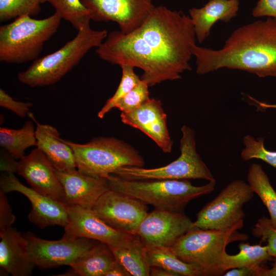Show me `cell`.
Wrapping results in <instances>:
<instances>
[{"label":"cell","mask_w":276,"mask_h":276,"mask_svg":"<svg viewBox=\"0 0 276 276\" xmlns=\"http://www.w3.org/2000/svg\"><path fill=\"white\" fill-rule=\"evenodd\" d=\"M196 39L189 15L155 6L137 28L128 33L111 32L95 52L111 64L141 69V79L152 86L179 79L192 70Z\"/></svg>","instance_id":"cell-1"},{"label":"cell","mask_w":276,"mask_h":276,"mask_svg":"<svg viewBox=\"0 0 276 276\" xmlns=\"http://www.w3.org/2000/svg\"><path fill=\"white\" fill-rule=\"evenodd\" d=\"M196 73L222 68L276 77V18L268 17L235 30L220 49L195 47Z\"/></svg>","instance_id":"cell-2"},{"label":"cell","mask_w":276,"mask_h":276,"mask_svg":"<svg viewBox=\"0 0 276 276\" xmlns=\"http://www.w3.org/2000/svg\"><path fill=\"white\" fill-rule=\"evenodd\" d=\"M243 226L240 223L226 229L190 228L170 247L173 253L182 261L194 265L201 276L222 275V259L227 244L248 238L238 230Z\"/></svg>","instance_id":"cell-3"},{"label":"cell","mask_w":276,"mask_h":276,"mask_svg":"<svg viewBox=\"0 0 276 276\" xmlns=\"http://www.w3.org/2000/svg\"><path fill=\"white\" fill-rule=\"evenodd\" d=\"M108 35L105 30H95L88 25L78 31L76 36L59 50L34 60L17 79L31 87L53 85L77 65L93 48H97Z\"/></svg>","instance_id":"cell-4"},{"label":"cell","mask_w":276,"mask_h":276,"mask_svg":"<svg viewBox=\"0 0 276 276\" xmlns=\"http://www.w3.org/2000/svg\"><path fill=\"white\" fill-rule=\"evenodd\" d=\"M110 190L134 198L157 209L182 212L187 204L201 195L212 193L216 181L201 186L188 179L130 180L111 174L108 178Z\"/></svg>","instance_id":"cell-5"},{"label":"cell","mask_w":276,"mask_h":276,"mask_svg":"<svg viewBox=\"0 0 276 276\" xmlns=\"http://www.w3.org/2000/svg\"><path fill=\"white\" fill-rule=\"evenodd\" d=\"M61 18L56 12L44 19L19 16L0 27V61L20 64L38 58L44 43L58 30Z\"/></svg>","instance_id":"cell-6"},{"label":"cell","mask_w":276,"mask_h":276,"mask_svg":"<svg viewBox=\"0 0 276 276\" xmlns=\"http://www.w3.org/2000/svg\"><path fill=\"white\" fill-rule=\"evenodd\" d=\"M65 141L74 152L77 169L85 174L108 179L120 168L144 165L135 148L116 137H95L85 144Z\"/></svg>","instance_id":"cell-7"},{"label":"cell","mask_w":276,"mask_h":276,"mask_svg":"<svg viewBox=\"0 0 276 276\" xmlns=\"http://www.w3.org/2000/svg\"><path fill=\"white\" fill-rule=\"evenodd\" d=\"M180 130V154L175 160L166 166L155 168L123 167L112 174L130 180L201 179L216 181L197 152L194 130L186 125L182 126Z\"/></svg>","instance_id":"cell-8"},{"label":"cell","mask_w":276,"mask_h":276,"mask_svg":"<svg viewBox=\"0 0 276 276\" xmlns=\"http://www.w3.org/2000/svg\"><path fill=\"white\" fill-rule=\"evenodd\" d=\"M254 193L248 183L234 180L198 213L192 227L223 230L243 222V205L252 199Z\"/></svg>","instance_id":"cell-9"},{"label":"cell","mask_w":276,"mask_h":276,"mask_svg":"<svg viewBox=\"0 0 276 276\" xmlns=\"http://www.w3.org/2000/svg\"><path fill=\"white\" fill-rule=\"evenodd\" d=\"M68 222L64 227L62 238H85L109 246L128 247L136 236L119 231L100 219L92 209L77 205H66Z\"/></svg>","instance_id":"cell-10"},{"label":"cell","mask_w":276,"mask_h":276,"mask_svg":"<svg viewBox=\"0 0 276 276\" xmlns=\"http://www.w3.org/2000/svg\"><path fill=\"white\" fill-rule=\"evenodd\" d=\"M92 210L112 227L133 235L148 213L146 204L110 189L101 196Z\"/></svg>","instance_id":"cell-11"},{"label":"cell","mask_w":276,"mask_h":276,"mask_svg":"<svg viewBox=\"0 0 276 276\" xmlns=\"http://www.w3.org/2000/svg\"><path fill=\"white\" fill-rule=\"evenodd\" d=\"M25 236L30 256L35 266L42 270L70 266L98 242L85 238L48 240L30 234Z\"/></svg>","instance_id":"cell-12"},{"label":"cell","mask_w":276,"mask_h":276,"mask_svg":"<svg viewBox=\"0 0 276 276\" xmlns=\"http://www.w3.org/2000/svg\"><path fill=\"white\" fill-rule=\"evenodd\" d=\"M0 190L5 193L13 191L25 195L30 201L32 209L29 220L40 229L59 225L64 227L68 222L67 206L63 203L41 194L21 183L13 173H4L1 176Z\"/></svg>","instance_id":"cell-13"},{"label":"cell","mask_w":276,"mask_h":276,"mask_svg":"<svg viewBox=\"0 0 276 276\" xmlns=\"http://www.w3.org/2000/svg\"><path fill=\"white\" fill-rule=\"evenodd\" d=\"M192 223L182 212L155 208L142 221L136 236L145 246L171 247Z\"/></svg>","instance_id":"cell-14"},{"label":"cell","mask_w":276,"mask_h":276,"mask_svg":"<svg viewBox=\"0 0 276 276\" xmlns=\"http://www.w3.org/2000/svg\"><path fill=\"white\" fill-rule=\"evenodd\" d=\"M92 13V20L113 21L128 33L137 28L154 8L152 0H81Z\"/></svg>","instance_id":"cell-15"},{"label":"cell","mask_w":276,"mask_h":276,"mask_svg":"<svg viewBox=\"0 0 276 276\" xmlns=\"http://www.w3.org/2000/svg\"><path fill=\"white\" fill-rule=\"evenodd\" d=\"M120 118L124 124L139 129L151 139L163 152H171L173 142L160 100L150 98L134 110L121 112Z\"/></svg>","instance_id":"cell-16"},{"label":"cell","mask_w":276,"mask_h":276,"mask_svg":"<svg viewBox=\"0 0 276 276\" xmlns=\"http://www.w3.org/2000/svg\"><path fill=\"white\" fill-rule=\"evenodd\" d=\"M15 172L38 193L63 203L64 193L56 170L37 147L15 164Z\"/></svg>","instance_id":"cell-17"},{"label":"cell","mask_w":276,"mask_h":276,"mask_svg":"<svg viewBox=\"0 0 276 276\" xmlns=\"http://www.w3.org/2000/svg\"><path fill=\"white\" fill-rule=\"evenodd\" d=\"M63 189V203L92 209L99 198L109 189L108 179L84 174L77 168L56 170Z\"/></svg>","instance_id":"cell-18"},{"label":"cell","mask_w":276,"mask_h":276,"mask_svg":"<svg viewBox=\"0 0 276 276\" xmlns=\"http://www.w3.org/2000/svg\"><path fill=\"white\" fill-rule=\"evenodd\" d=\"M0 267L13 276H29L36 267L25 236L12 226L0 233Z\"/></svg>","instance_id":"cell-19"},{"label":"cell","mask_w":276,"mask_h":276,"mask_svg":"<svg viewBox=\"0 0 276 276\" xmlns=\"http://www.w3.org/2000/svg\"><path fill=\"white\" fill-rule=\"evenodd\" d=\"M28 114L36 124V147L45 155L55 170L65 171L77 168L74 152L65 141L59 136L57 129L38 123L32 113Z\"/></svg>","instance_id":"cell-20"},{"label":"cell","mask_w":276,"mask_h":276,"mask_svg":"<svg viewBox=\"0 0 276 276\" xmlns=\"http://www.w3.org/2000/svg\"><path fill=\"white\" fill-rule=\"evenodd\" d=\"M239 5V0H210L201 8L190 9L189 16L198 41L202 43L204 41L217 21L228 22L236 17Z\"/></svg>","instance_id":"cell-21"},{"label":"cell","mask_w":276,"mask_h":276,"mask_svg":"<svg viewBox=\"0 0 276 276\" xmlns=\"http://www.w3.org/2000/svg\"><path fill=\"white\" fill-rule=\"evenodd\" d=\"M116 260L108 245L97 242L84 255L70 264L72 275L105 276Z\"/></svg>","instance_id":"cell-22"},{"label":"cell","mask_w":276,"mask_h":276,"mask_svg":"<svg viewBox=\"0 0 276 276\" xmlns=\"http://www.w3.org/2000/svg\"><path fill=\"white\" fill-rule=\"evenodd\" d=\"M0 145L12 158L19 160L26 149L37 146L35 128L31 121L19 129L0 128Z\"/></svg>","instance_id":"cell-23"},{"label":"cell","mask_w":276,"mask_h":276,"mask_svg":"<svg viewBox=\"0 0 276 276\" xmlns=\"http://www.w3.org/2000/svg\"><path fill=\"white\" fill-rule=\"evenodd\" d=\"M115 259L132 276H149L150 266L148 262L145 245L136 237L128 247L109 246Z\"/></svg>","instance_id":"cell-24"},{"label":"cell","mask_w":276,"mask_h":276,"mask_svg":"<svg viewBox=\"0 0 276 276\" xmlns=\"http://www.w3.org/2000/svg\"><path fill=\"white\" fill-rule=\"evenodd\" d=\"M239 252L236 255H228L226 252L224 254L222 268L224 272L235 268H258L264 262L273 260L268 252L267 245H250L242 242L239 244Z\"/></svg>","instance_id":"cell-25"},{"label":"cell","mask_w":276,"mask_h":276,"mask_svg":"<svg viewBox=\"0 0 276 276\" xmlns=\"http://www.w3.org/2000/svg\"><path fill=\"white\" fill-rule=\"evenodd\" d=\"M148 262L150 266L163 268L178 275L201 276L199 270L194 265L179 259L170 247L145 246Z\"/></svg>","instance_id":"cell-26"},{"label":"cell","mask_w":276,"mask_h":276,"mask_svg":"<svg viewBox=\"0 0 276 276\" xmlns=\"http://www.w3.org/2000/svg\"><path fill=\"white\" fill-rule=\"evenodd\" d=\"M247 181L251 191L266 207L272 226L276 228V191L268 175L260 164L252 163L249 168Z\"/></svg>","instance_id":"cell-27"},{"label":"cell","mask_w":276,"mask_h":276,"mask_svg":"<svg viewBox=\"0 0 276 276\" xmlns=\"http://www.w3.org/2000/svg\"><path fill=\"white\" fill-rule=\"evenodd\" d=\"M61 19L68 21L78 31L90 25L92 13L81 0H48Z\"/></svg>","instance_id":"cell-28"},{"label":"cell","mask_w":276,"mask_h":276,"mask_svg":"<svg viewBox=\"0 0 276 276\" xmlns=\"http://www.w3.org/2000/svg\"><path fill=\"white\" fill-rule=\"evenodd\" d=\"M122 69V77L119 86L113 96L108 99L105 104L98 113V117L102 119L112 108L116 104L131 90L141 80L134 71V67L130 65L124 64L120 66Z\"/></svg>","instance_id":"cell-29"},{"label":"cell","mask_w":276,"mask_h":276,"mask_svg":"<svg viewBox=\"0 0 276 276\" xmlns=\"http://www.w3.org/2000/svg\"><path fill=\"white\" fill-rule=\"evenodd\" d=\"M40 10V3L38 0H0L1 21L23 15L35 16Z\"/></svg>","instance_id":"cell-30"},{"label":"cell","mask_w":276,"mask_h":276,"mask_svg":"<svg viewBox=\"0 0 276 276\" xmlns=\"http://www.w3.org/2000/svg\"><path fill=\"white\" fill-rule=\"evenodd\" d=\"M263 137L255 139L250 135H245L243 139L245 146L241 152V157L247 161L256 158L261 159L276 168V151L267 150L264 145Z\"/></svg>","instance_id":"cell-31"},{"label":"cell","mask_w":276,"mask_h":276,"mask_svg":"<svg viewBox=\"0 0 276 276\" xmlns=\"http://www.w3.org/2000/svg\"><path fill=\"white\" fill-rule=\"evenodd\" d=\"M149 85L141 79L127 94L118 101L115 106L121 112L134 110L147 102L149 97Z\"/></svg>","instance_id":"cell-32"},{"label":"cell","mask_w":276,"mask_h":276,"mask_svg":"<svg viewBox=\"0 0 276 276\" xmlns=\"http://www.w3.org/2000/svg\"><path fill=\"white\" fill-rule=\"evenodd\" d=\"M252 235L261 239V242H267L269 254L276 256V228L271 225L269 218L260 217L252 231Z\"/></svg>","instance_id":"cell-33"},{"label":"cell","mask_w":276,"mask_h":276,"mask_svg":"<svg viewBox=\"0 0 276 276\" xmlns=\"http://www.w3.org/2000/svg\"><path fill=\"white\" fill-rule=\"evenodd\" d=\"M0 106L16 114L20 118H25L29 113L32 103L17 101L13 99L2 88L0 89Z\"/></svg>","instance_id":"cell-34"},{"label":"cell","mask_w":276,"mask_h":276,"mask_svg":"<svg viewBox=\"0 0 276 276\" xmlns=\"http://www.w3.org/2000/svg\"><path fill=\"white\" fill-rule=\"evenodd\" d=\"M6 194L0 190V233L11 227L15 220Z\"/></svg>","instance_id":"cell-35"},{"label":"cell","mask_w":276,"mask_h":276,"mask_svg":"<svg viewBox=\"0 0 276 276\" xmlns=\"http://www.w3.org/2000/svg\"><path fill=\"white\" fill-rule=\"evenodd\" d=\"M252 15L255 17L276 18V0H259L252 9Z\"/></svg>","instance_id":"cell-36"},{"label":"cell","mask_w":276,"mask_h":276,"mask_svg":"<svg viewBox=\"0 0 276 276\" xmlns=\"http://www.w3.org/2000/svg\"><path fill=\"white\" fill-rule=\"evenodd\" d=\"M262 265L258 268L249 267L235 268L225 272L224 276H259V270Z\"/></svg>","instance_id":"cell-37"},{"label":"cell","mask_w":276,"mask_h":276,"mask_svg":"<svg viewBox=\"0 0 276 276\" xmlns=\"http://www.w3.org/2000/svg\"><path fill=\"white\" fill-rule=\"evenodd\" d=\"M16 160L5 151L1 157V170L4 173H15Z\"/></svg>","instance_id":"cell-38"},{"label":"cell","mask_w":276,"mask_h":276,"mask_svg":"<svg viewBox=\"0 0 276 276\" xmlns=\"http://www.w3.org/2000/svg\"><path fill=\"white\" fill-rule=\"evenodd\" d=\"M105 276H131V275L120 263L115 260Z\"/></svg>","instance_id":"cell-39"},{"label":"cell","mask_w":276,"mask_h":276,"mask_svg":"<svg viewBox=\"0 0 276 276\" xmlns=\"http://www.w3.org/2000/svg\"><path fill=\"white\" fill-rule=\"evenodd\" d=\"M150 276H178L175 273L159 267L151 266Z\"/></svg>","instance_id":"cell-40"},{"label":"cell","mask_w":276,"mask_h":276,"mask_svg":"<svg viewBox=\"0 0 276 276\" xmlns=\"http://www.w3.org/2000/svg\"><path fill=\"white\" fill-rule=\"evenodd\" d=\"M273 264L271 268L263 266L259 276H276V256L273 258Z\"/></svg>","instance_id":"cell-41"},{"label":"cell","mask_w":276,"mask_h":276,"mask_svg":"<svg viewBox=\"0 0 276 276\" xmlns=\"http://www.w3.org/2000/svg\"><path fill=\"white\" fill-rule=\"evenodd\" d=\"M250 100L251 102H253L255 103V106H256L259 109H266V108H274L276 109V104H269L265 102H260L258 100H257L255 98L250 97Z\"/></svg>","instance_id":"cell-42"},{"label":"cell","mask_w":276,"mask_h":276,"mask_svg":"<svg viewBox=\"0 0 276 276\" xmlns=\"http://www.w3.org/2000/svg\"><path fill=\"white\" fill-rule=\"evenodd\" d=\"M38 1L40 4L44 3L45 2H48V0H38Z\"/></svg>","instance_id":"cell-43"}]
</instances>
